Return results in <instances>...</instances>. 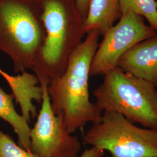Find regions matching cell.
I'll use <instances>...</instances> for the list:
<instances>
[{
	"instance_id": "cell-1",
	"label": "cell",
	"mask_w": 157,
	"mask_h": 157,
	"mask_svg": "<svg viewBox=\"0 0 157 157\" xmlns=\"http://www.w3.org/2000/svg\"><path fill=\"white\" fill-rule=\"evenodd\" d=\"M100 34L97 30L86 39L71 56L65 71L52 80L47 91L54 113L62 117L68 132L72 134L87 123L97 124L102 112L90 100L89 78Z\"/></svg>"
},
{
	"instance_id": "cell-2",
	"label": "cell",
	"mask_w": 157,
	"mask_h": 157,
	"mask_svg": "<svg viewBox=\"0 0 157 157\" xmlns=\"http://www.w3.org/2000/svg\"><path fill=\"white\" fill-rule=\"evenodd\" d=\"M46 32L32 70L48 84L65 71L71 56L83 42L85 20L76 0H43Z\"/></svg>"
},
{
	"instance_id": "cell-3",
	"label": "cell",
	"mask_w": 157,
	"mask_h": 157,
	"mask_svg": "<svg viewBox=\"0 0 157 157\" xmlns=\"http://www.w3.org/2000/svg\"><path fill=\"white\" fill-rule=\"evenodd\" d=\"M43 0H0V51L15 73L32 69L45 40Z\"/></svg>"
},
{
	"instance_id": "cell-4",
	"label": "cell",
	"mask_w": 157,
	"mask_h": 157,
	"mask_svg": "<svg viewBox=\"0 0 157 157\" xmlns=\"http://www.w3.org/2000/svg\"><path fill=\"white\" fill-rule=\"evenodd\" d=\"M104 76L103 82L93 91L97 108L120 113L132 124L157 129V88L118 67Z\"/></svg>"
},
{
	"instance_id": "cell-5",
	"label": "cell",
	"mask_w": 157,
	"mask_h": 157,
	"mask_svg": "<svg viewBox=\"0 0 157 157\" xmlns=\"http://www.w3.org/2000/svg\"><path fill=\"white\" fill-rule=\"evenodd\" d=\"M86 144L111 157H157V129L135 126L120 113L104 111L84 136Z\"/></svg>"
},
{
	"instance_id": "cell-6",
	"label": "cell",
	"mask_w": 157,
	"mask_h": 157,
	"mask_svg": "<svg viewBox=\"0 0 157 157\" xmlns=\"http://www.w3.org/2000/svg\"><path fill=\"white\" fill-rule=\"evenodd\" d=\"M39 80L43 99L36 122L30 130V151L40 157H78L80 141L68 132L62 117L53 112L47 91L48 83Z\"/></svg>"
},
{
	"instance_id": "cell-7",
	"label": "cell",
	"mask_w": 157,
	"mask_h": 157,
	"mask_svg": "<svg viewBox=\"0 0 157 157\" xmlns=\"http://www.w3.org/2000/svg\"><path fill=\"white\" fill-rule=\"evenodd\" d=\"M135 13H123L119 22L105 35L93 56L90 76L104 75L117 67L120 58L132 47L155 36L157 33Z\"/></svg>"
},
{
	"instance_id": "cell-8",
	"label": "cell",
	"mask_w": 157,
	"mask_h": 157,
	"mask_svg": "<svg viewBox=\"0 0 157 157\" xmlns=\"http://www.w3.org/2000/svg\"><path fill=\"white\" fill-rule=\"evenodd\" d=\"M117 67L157 88V34L130 48L120 58Z\"/></svg>"
},
{
	"instance_id": "cell-9",
	"label": "cell",
	"mask_w": 157,
	"mask_h": 157,
	"mask_svg": "<svg viewBox=\"0 0 157 157\" xmlns=\"http://www.w3.org/2000/svg\"><path fill=\"white\" fill-rule=\"evenodd\" d=\"M122 15L119 0H90L84 23L86 33L95 30L104 36Z\"/></svg>"
},
{
	"instance_id": "cell-10",
	"label": "cell",
	"mask_w": 157,
	"mask_h": 157,
	"mask_svg": "<svg viewBox=\"0 0 157 157\" xmlns=\"http://www.w3.org/2000/svg\"><path fill=\"white\" fill-rule=\"evenodd\" d=\"M14 100L12 94H7L0 86V118L12 127L17 136L18 145L30 151V128L27 120L16 111Z\"/></svg>"
},
{
	"instance_id": "cell-11",
	"label": "cell",
	"mask_w": 157,
	"mask_h": 157,
	"mask_svg": "<svg viewBox=\"0 0 157 157\" xmlns=\"http://www.w3.org/2000/svg\"><path fill=\"white\" fill-rule=\"evenodd\" d=\"M122 14L131 12L144 17L157 32V2L155 0H119Z\"/></svg>"
},
{
	"instance_id": "cell-12",
	"label": "cell",
	"mask_w": 157,
	"mask_h": 157,
	"mask_svg": "<svg viewBox=\"0 0 157 157\" xmlns=\"http://www.w3.org/2000/svg\"><path fill=\"white\" fill-rule=\"evenodd\" d=\"M0 157H40L23 148L0 129Z\"/></svg>"
},
{
	"instance_id": "cell-13",
	"label": "cell",
	"mask_w": 157,
	"mask_h": 157,
	"mask_svg": "<svg viewBox=\"0 0 157 157\" xmlns=\"http://www.w3.org/2000/svg\"><path fill=\"white\" fill-rule=\"evenodd\" d=\"M104 151L94 147L85 149L80 157H103Z\"/></svg>"
},
{
	"instance_id": "cell-14",
	"label": "cell",
	"mask_w": 157,
	"mask_h": 157,
	"mask_svg": "<svg viewBox=\"0 0 157 157\" xmlns=\"http://www.w3.org/2000/svg\"><path fill=\"white\" fill-rule=\"evenodd\" d=\"M77 6L84 20L87 15L90 0H76Z\"/></svg>"
},
{
	"instance_id": "cell-15",
	"label": "cell",
	"mask_w": 157,
	"mask_h": 157,
	"mask_svg": "<svg viewBox=\"0 0 157 157\" xmlns=\"http://www.w3.org/2000/svg\"><path fill=\"white\" fill-rule=\"evenodd\" d=\"M6 72L5 71H4L2 69H1V67H0V75H1L2 77L6 75Z\"/></svg>"
}]
</instances>
